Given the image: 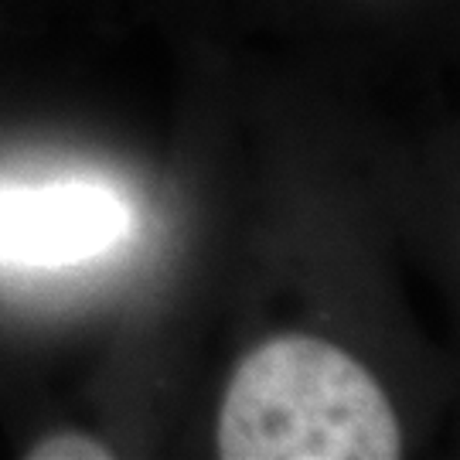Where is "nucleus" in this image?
<instances>
[{"label":"nucleus","mask_w":460,"mask_h":460,"mask_svg":"<svg viewBox=\"0 0 460 460\" xmlns=\"http://www.w3.org/2000/svg\"><path fill=\"white\" fill-rule=\"evenodd\" d=\"M226 460H395L399 420L376 376L348 351L279 334L249 351L218 410Z\"/></svg>","instance_id":"nucleus-1"},{"label":"nucleus","mask_w":460,"mask_h":460,"mask_svg":"<svg viewBox=\"0 0 460 460\" xmlns=\"http://www.w3.org/2000/svg\"><path fill=\"white\" fill-rule=\"evenodd\" d=\"M127 208L85 178L0 191V263L72 266L119 243Z\"/></svg>","instance_id":"nucleus-2"},{"label":"nucleus","mask_w":460,"mask_h":460,"mask_svg":"<svg viewBox=\"0 0 460 460\" xmlns=\"http://www.w3.org/2000/svg\"><path fill=\"white\" fill-rule=\"evenodd\" d=\"M31 460H110L113 450L89 437V433H75V429H62V433H51V437H41L38 444L24 454Z\"/></svg>","instance_id":"nucleus-3"}]
</instances>
